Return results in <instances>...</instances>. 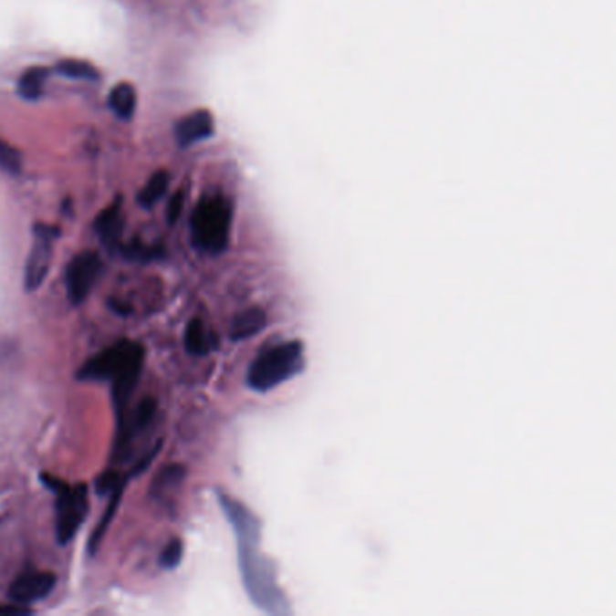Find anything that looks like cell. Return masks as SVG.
<instances>
[{
	"mask_svg": "<svg viewBox=\"0 0 616 616\" xmlns=\"http://www.w3.org/2000/svg\"><path fill=\"white\" fill-rule=\"evenodd\" d=\"M60 232L55 226L49 224H35L33 228V246L26 263L24 271V286L27 291H35L42 286L49 266L53 261V246L58 239Z\"/></svg>",
	"mask_w": 616,
	"mask_h": 616,
	"instance_id": "8992f818",
	"label": "cell"
},
{
	"mask_svg": "<svg viewBox=\"0 0 616 616\" xmlns=\"http://www.w3.org/2000/svg\"><path fill=\"white\" fill-rule=\"evenodd\" d=\"M103 271V263L98 254L82 252L66 267V291L73 306H80L92 291Z\"/></svg>",
	"mask_w": 616,
	"mask_h": 616,
	"instance_id": "52a82bcc",
	"label": "cell"
},
{
	"mask_svg": "<svg viewBox=\"0 0 616 616\" xmlns=\"http://www.w3.org/2000/svg\"><path fill=\"white\" fill-rule=\"evenodd\" d=\"M0 171L7 172L11 176H18L20 171H22L20 152L2 140H0Z\"/></svg>",
	"mask_w": 616,
	"mask_h": 616,
	"instance_id": "d6986e66",
	"label": "cell"
},
{
	"mask_svg": "<svg viewBox=\"0 0 616 616\" xmlns=\"http://www.w3.org/2000/svg\"><path fill=\"white\" fill-rule=\"evenodd\" d=\"M169 183H171L169 172H165V171L156 172L154 176L147 181V184L141 188V192L138 193V203H140L143 208H152V206H156V204L163 199V195L167 193Z\"/></svg>",
	"mask_w": 616,
	"mask_h": 616,
	"instance_id": "e0dca14e",
	"label": "cell"
},
{
	"mask_svg": "<svg viewBox=\"0 0 616 616\" xmlns=\"http://www.w3.org/2000/svg\"><path fill=\"white\" fill-rule=\"evenodd\" d=\"M120 250L123 252V256L131 261H141V263H147V261H152V259H160L162 257V250L160 248H151V246H145L141 243H131L127 246H120Z\"/></svg>",
	"mask_w": 616,
	"mask_h": 616,
	"instance_id": "ffe728a7",
	"label": "cell"
},
{
	"mask_svg": "<svg viewBox=\"0 0 616 616\" xmlns=\"http://www.w3.org/2000/svg\"><path fill=\"white\" fill-rule=\"evenodd\" d=\"M219 505L237 537L239 571L252 602L267 615H291L293 610L277 582L275 564L261 551V523L256 514L224 492Z\"/></svg>",
	"mask_w": 616,
	"mask_h": 616,
	"instance_id": "6da1fadb",
	"label": "cell"
},
{
	"mask_svg": "<svg viewBox=\"0 0 616 616\" xmlns=\"http://www.w3.org/2000/svg\"><path fill=\"white\" fill-rule=\"evenodd\" d=\"M55 584H57V577L53 573H46V571L24 573L11 582L7 590V599L13 604L27 606V604L46 599L53 591Z\"/></svg>",
	"mask_w": 616,
	"mask_h": 616,
	"instance_id": "ba28073f",
	"label": "cell"
},
{
	"mask_svg": "<svg viewBox=\"0 0 616 616\" xmlns=\"http://www.w3.org/2000/svg\"><path fill=\"white\" fill-rule=\"evenodd\" d=\"M234 208L221 193L203 197L190 217L192 245L208 256H221L230 243Z\"/></svg>",
	"mask_w": 616,
	"mask_h": 616,
	"instance_id": "3957f363",
	"label": "cell"
},
{
	"mask_svg": "<svg viewBox=\"0 0 616 616\" xmlns=\"http://www.w3.org/2000/svg\"><path fill=\"white\" fill-rule=\"evenodd\" d=\"M176 141L179 147L188 149L214 134V120L208 110H195L177 121Z\"/></svg>",
	"mask_w": 616,
	"mask_h": 616,
	"instance_id": "9c48e42d",
	"label": "cell"
},
{
	"mask_svg": "<svg viewBox=\"0 0 616 616\" xmlns=\"http://www.w3.org/2000/svg\"><path fill=\"white\" fill-rule=\"evenodd\" d=\"M266 313L261 309V308H250L243 313H239L234 322H232V340L239 342V340H245V339H250L257 333H261L266 328Z\"/></svg>",
	"mask_w": 616,
	"mask_h": 616,
	"instance_id": "7c38bea8",
	"label": "cell"
},
{
	"mask_svg": "<svg viewBox=\"0 0 616 616\" xmlns=\"http://www.w3.org/2000/svg\"><path fill=\"white\" fill-rule=\"evenodd\" d=\"M183 559V542L179 538H171L160 555V564L165 569H176Z\"/></svg>",
	"mask_w": 616,
	"mask_h": 616,
	"instance_id": "44dd1931",
	"label": "cell"
},
{
	"mask_svg": "<svg viewBox=\"0 0 616 616\" xmlns=\"http://www.w3.org/2000/svg\"><path fill=\"white\" fill-rule=\"evenodd\" d=\"M42 483L57 496V540L68 546L86 521L89 512L88 486H71L49 474L40 475Z\"/></svg>",
	"mask_w": 616,
	"mask_h": 616,
	"instance_id": "5b68a950",
	"label": "cell"
},
{
	"mask_svg": "<svg viewBox=\"0 0 616 616\" xmlns=\"http://www.w3.org/2000/svg\"><path fill=\"white\" fill-rule=\"evenodd\" d=\"M136 89L127 82L114 86L109 94V107L120 120H131L136 112Z\"/></svg>",
	"mask_w": 616,
	"mask_h": 616,
	"instance_id": "4fadbf2b",
	"label": "cell"
},
{
	"mask_svg": "<svg viewBox=\"0 0 616 616\" xmlns=\"http://www.w3.org/2000/svg\"><path fill=\"white\" fill-rule=\"evenodd\" d=\"M184 475H186V470H184L183 465H167L165 468H162V472L152 481L151 497L158 499V501L165 499L169 496V492H172L176 486L181 485Z\"/></svg>",
	"mask_w": 616,
	"mask_h": 616,
	"instance_id": "2e32d148",
	"label": "cell"
},
{
	"mask_svg": "<svg viewBox=\"0 0 616 616\" xmlns=\"http://www.w3.org/2000/svg\"><path fill=\"white\" fill-rule=\"evenodd\" d=\"M2 615H11V616H20V615H29V610L27 608H22L18 604H7V606H0V616Z\"/></svg>",
	"mask_w": 616,
	"mask_h": 616,
	"instance_id": "cb8c5ba5",
	"label": "cell"
},
{
	"mask_svg": "<svg viewBox=\"0 0 616 616\" xmlns=\"http://www.w3.org/2000/svg\"><path fill=\"white\" fill-rule=\"evenodd\" d=\"M304 346L298 340L267 348L250 363L246 383L257 392H267L304 371Z\"/></svg>",
	"mask_w": 616,
	"mask_h": 616,
	"instance_id": "277c9868",
	"label": "cell"
},
{
	"mask_svg": "<svg viewBox=\"0 0 616 616\" xmlns=\"http://www.w3.org/2000/svg\"><path fill=\"white\" fill-rule=\"evenodd\" d=\"M145 361V350L141 344L121 340L105 351L98 352L88 360L77 378L84 381H110L112 402L116 407L118 423L125 418L127 403L136 389Z\"/></svg>",
	"mask_w": 616,
	"mask_h": 616,
	"instance_id": "7a4b0ae2",
	"label": "cell"
},
{
	"mask_svg": "<svg viewBox=\"0 0 616 616\" xmlns=\"http://www.w3.org/2000/svg\"><path fill=\"white\" fill-rule=\"evenodd\" d=\"M125 483H127V477L120 475L118 472H105L96 479V492L99 496L103 494L110 496L112 490H116L120 485H125Z\"/></svg>",
	"mask_w": 616,
	"mask_h": 616,
	"instance_id": "7402d4cb",
	"label": "cell"
},
{
	"mask_svg": "<svg viewBox=\"0 0 616 616\" xmlns=\"http://www.w3.org/2000/svg\"><path fill=\"white\" fill-rule=\"evenodd\" d=\"M123 490H125V485H120L116 490H112L110 501H109V505H107V508H105V512H103L99 523L96 525V528L90 533V537H89V553H90V555H94V553L98 551L99 544L103 542V537H105L107 529L110 527V523H112V519H114V516H116V512H118V506H120Z\"/></svg>",
	"mask_w": 616,
	"mask_h": 616,
	"instance_id": "9a60e30c",
	"label": "cell"
},
{
	"mask_svg": "<svg viewBox=\"0 0 616 616\" xmlns=\"http://www.w3.org/2000/svg\"><path fill=\"white\" fill-rule=\"evenodd\" d=\"M49 77V69L42 68V66H33L29 69H26L22 73V77L18 78V86L16 90L24 99L35 101L44 94V88Z\"/></svg>",
	"mask_w": 616,
	"mask_h": 616,
	"instance_id": "5bb4252c",
	"label": "cell"
},
{
	"mask_svg": "<svg viewBox=\"0 0 616 616\" xmlns=\"http://www.w3.org/2000/svg\"><path fill=\"white\" fill-rule=\"evenodd\" d=\"M184 348L193 356H204L217 350V339L204 328L201 318H192L184 331Z\"/></svg>",
	"mask_w": 616,
	"mask_h": 616,
	"instance_id": "8fae6325",
	"label": "cell"
},
{
	"mask_svg": "<svg viewBox=\"0 0 616 616\" xmlns=\"http://www.w3.org/2000/svg\"><path fill=\"white\" fill-rule=\"evenodd\" d=\"M183 204H184V192L179 190V192H176L172 195V199H171V203L167 206V221H169V224L177 223V219H179V215L183 212Z\"/></svg>",
	"mask_w": 616,
	"mask_h": 616,
	"instance_id": "603a6c76",
	"label": "cell"
},
{
	"mask_svg": "<svg viewBox=\"0 0 616 616\" xmlns=\"http://www.w3.org/2000/svg\"><path fill=\"white\" fill-rule=\"evenodd\" d=\"M94 230L101 241V245L109 252H116L121 246L123 234V214H121V199H116L109 208H105L94 223Z\"/></svg>",
	"mask_w": 616,
	"mask_h": 616,
	"instance_id": "30bf717a",
	"label": "cell"
},
{
	"mask_svg": "<svg viewBox=\"0 0 616 616\" xmlns=\"http://www.w3.org/2000/svg\"><path fill=\"white\" fill-rule=\"evenodd\" d=\"M55 71L66 78H73V80H88V82H98L99 80V73L98 69L89 64L86 60H78V58H66L60 60L55 68Z\"/></svg>",
	"mask_w": 616,
	"mask_h": 616,
	"instance_id": "ac0fdd59",
	"label": "cell"
}]
</instances>
